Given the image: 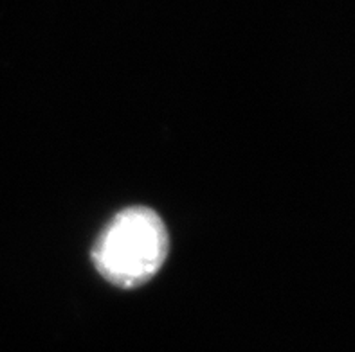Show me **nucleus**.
Here are the masks:
<instances>
[{
  "label": "nucleus",
  "instance_id": "f257e3e1",
  "mask_svg": "<svg viewBox=\"0 0 355 352\" xmlns=\"http://www.w3.org/2000/svg\"><path fill=\"white\" fill-rule=\"evenodd\" d=\"M168 246L161 216L148 207H128L101 230L92 248V263L110 284L137 288L161 270Z\"/></svg>",
  "mask_w": 355,
  "mask_h": 352
}]
</instances>
